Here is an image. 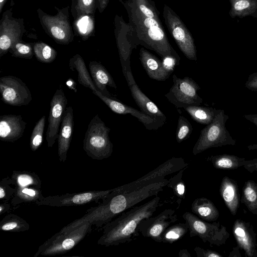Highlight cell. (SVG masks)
<instances>
[{"label":"cell","instance_id":"cell-26","mask_svg":"<svg viewBox=\"0 0 257 257\" xmlns=\"http://www.w3.org/2000/svg\"><path fill=\"white\" fill-rule=\"evenodd\" d=\"M191 210L199 218L207 221H216L219 216L214 203L205 197L195 199L192 203Z\"/></svg>","mask_w":257,"mask_h":257},{"label":"cell","instance_id":"cell-19","mask_svg":"<svg viewBox=\"0 0 257 257\" xmlns=\"http://www.w3.org/2000/svg\"><path fill=\"white\" fill-rule=\"evenodd\" d=\"M232 232L240 248L248 257H257L256 234L249 222L237 219L234 222Z\"/></svg>","mask_w":257,"mask_h":257},{"label":"cell","instance_id":"cell-44","mask_svg":"<svg viewBox=\"0 0 257 257\" xmlns=\"http://www.w3.org/2000/svg\"><path fill=\"white\" fill-rule=\"evenodd\" d=\"M198 257H222L219 253L210 249H204L200 247L196 246L194 249Z\"/></svg>","mask_w":257,"mask_h":257},{"label":"cell","instance_id":"cell-18","mask_svg":"<svg viewBox=\"0 0 257 257\" xmlns=\"http://www.w3.org/2000/svg\"><path fill=\"white\" fill-rule=\"evenodd\" d=\"M93 93L107 105L112 111L118 114H130L136 117L148 130H157L165 123L151 117L141 110L129 106L111 97H107L99 91L96 90Z\"/></svg>","mask_w":257,"mask_h":257},{"label":"cell","instance_id":"cell-31","mask_svg":"<svg viewBox=\"0 0 257 257\" xmlns=\"http://www.w3.org/2000/svg\"><path fill=\"white\" fill-rule=\"evenodd\" d=\"M241 202L251 213L257 215V183L254 181L249 180L245 182Z\"/></svg>","mask_w":257,"mask_h":257},{"label":"cell","instance_id":"cell-34","mask_svg":"<svg viewBox=\"0 0 257 257\" xmlns=\"http://www.w3.org/2000/svg\"><path fill=\"white\" fill-rule=\"evenodd\" d=\"M12 180L17 187H32L40 189L41 181L34 173L26 171H14Z\"/></svg>","mask_w":257,"mask_h":257},{"label":"cell","instance_id":"cell-46","mask_svg":"<svg viewBox=\"0 0 257 257\" xmlns=\"http://www.w3.org/2000/svg\"><path fill=\"white\" fill-rule=\"evenodd\" d=\"M10 186H7L4 182V184H2L1 183L0 186V199H9L12 195L14 193L12 192L8 191V189H9Z\"/></svg>","mask_w":257,"mask_h":257},{"label":"cell","instance_id":"cell-40","mask_svg":"<svg viewBox=\"0 0 257 257\" xmlns=\"http://www.w3.org/2000/svg\"><path fill=\"white\" fill-rule=\"evenodd\" d=\"M186 169L177 172L170 178L167 187L172 189L175 196L180 200L184 199L186 195L185 184L183 180V174Z\"/></svg>","mask_w":257,"mask_h":257},{"label":"cell","instance_id":"cell-9","mask_svg":"<svg viewBox=\"0 0 257 257\" xmlns=\"http://www.w3.org/2000/svg\"><path fill=\"white\" fill-rule=\"evenodd\" d=\"M164 22L167 29L184 55L189 60H197L196 49L194 39L176 13L164 5L163 10Z\"/></svg>","mask_w":257,"mask_h":257},{"label":"cell","instance_id":"cell-53","mask_svg":"<svg viewBox=\"0 0 257 257\" xmlns=\"http://www.w3.org/2000/svg\"><path fill=\"white\" fill-rule=\"evenodd\" d=\"M8 0H0V14L2 13L3 9Z\"/></svg>","mask_w":257,"mask_h":257},{"label":"cell","instance_id":"cell-25","mask_svg":"<svg viewBox=\"0 0 257 257\" xmlns=\"http://www.w3.org/2000/svg\"><path fill=\"white\" fill-rule=\"evenodd\" d=\"M219 192L230 213L235 215L239 202L238 188L236 182L228 177L224 176L220 184Z\"/></svg>","mask_w":257,"mask_h":257},{"label":"cell","instance_id":"cell-12","mask_svg":"<svg viewBox=\"0 0 257 257\" xmlns=\"http://www.w3.org/2000/svg\"><path fill=\"white\" fill-rule=\"evenodd\" d=\"M25 32L24 19L14 18L12 7L3 12L0 20V58L14 43L23 41Z\"/></svg>","mask_w":257,"mask_h":257},{"label":"cell","instance_id":"cell-21","mask_svg":"<svg viewBox=\"0 0 257 257\" xmlns=\"http://www.w3.org/2000/svg\"><path fill=\"white\" fill-rule=\"evenodd\" d=\"M27 122L21 115L4 114L0 116V139L14 142L23 135Z\"/></svg>","mask_w":257,"mask_h":257},{"label":"cell","instance_id":"cell-15","mask_svg":"<svg viewBox=\"0 0 257 257\" xmlns=\"http://www.w3.org/2000/svg\"><path fill=\"white\" fill-rule=\"evenodd\" d=\"M177 220L175 211L172 209H166L155 216L143 219L139 224V231L144 237L162 242L161 235L164 231Z\"/></svg>","mask_w":257,"mask_h":257},{"label":"cell","instance_id":"cell-32","mask_svg":"<svg viewBox=\"0 0 257 257\" xmlns=\"http://www.w3.org/2000/svg\"><path fill=\"white\" fill-rule=\"evenodd\" d=\"M29 223L22 218L14 214L6 215L0 223V229L3 231L23 232L29 229Z\"/></svg>","mask_w":257,"mask_h":257},{"label":"cell","instance_id":"cell-1","mask_svg":"<svg viewBox=\"0 0 257 257\" xmlns=\"http://www.w3.org/2000/svg\"><path fill=\"white\" fill-rule=\"evenodd\" d=\"M128 15L137 45L156 52L162 58L172 55L180 57L170 44L152 0H119Z\"/></svg>","mask_w":257,"mask_h":257},{"label":"cell","instance_id":"cell-48","mask_svg":"<svg viewBox=\"0 0 257 257\" xmlns=\"http://www.w3.org/2000/svg\"><path fill=\"white\" fill-rule=\"evenodd\" d=\"M110 0H96V9L100 13H102L107 6Z\"/></svg>","mask_w":257,"mask_h":257},{"label":"cell","instance_id":"cell-54","mask_svg":"<svg viewBox=\"0 0 257 257\" xmlns=\"http://www.w3.org/2000/svg\"><path fill=\"white\" fill-rule=\"evenodd\" d=\"M75 1L76 0H71V8H70L71 13L73 11V10L74 9Z\"/></svg>","mask_w":257,"mask_h":257},{"label":"cell","instance_id":"cell-5","mask_svg":"<svg viewBox=\"0 0 257 257\" xmlns=\"http://www.w3.org/2000/svg\"><path fill=\"white\" fill-rule=\"evenodd\" d=\"M110 131L98 114L91 119L83 142V150L87 156L94 160H101L111 155L113 144L109 137Z\"/></svg>","mask_w":257,"mask_h":257},{"label":"cell","instance_id":"cell-2","mask_svg":"<svg viewBox=\"0 0 257 257\" xmlns=\"http://www.w3.org/2000/svg\"><path fill=\"white\" fill-rule=\"evenodd\" d=\"M169 182V179L160 178L136 188L125 190L115 188L107 198L98 205L87 209L84 215L75 220V223L80 225L89 222L98 228L102 227L121 213L140 202L153 196H158Z\"/></svg>","mask_w":257,"mask_h":257},{"label":"cell","instance_id":"cell-3","mask_svg":"<svg viewBox=\"0 0 257 257\" xmlns=\"http://www.w3.org/2000/svg\"><path fill=\"white\" fill-rule=\"evenodd\" d=\"M156 196L140 205L132 207L105 224L97 244L104 246H116L132 241L139 236V225L144 219L152 216L160 204Z\"/></svg>","mask_w":257,"mask_h":257},{"label":"cell","instance_id":"cell-35","mask_svg":"<svg viewBox=\"0 0 257 257\" xmlns=\"http://www.w3.org/2000/svg\"><path fill=\"white\" fill-rule=\"evenodd\" d=\"M94 18L92 15H86L74 19V29L84 41L92 35Z\"/></svg>","mask_w":257,"mask_h":257},{"label":"cell","instance_id":"cell-6","mask_svg":"<svg viewBox=\"0 0 257 257\" xmlns=\"http://www.w3.org/2000/svg\"><path fill=\"white\" fill-rule=\"evenodd\" d=\"M54 9L57 11L55 15L38 9L37 13L40 23L45 33L56 43L68 45L74 39V33L70 21V7L60 9L55 6Z\"/></svg>","mask_w":257,"mask_h":257},{"label":"cell","instance_id":"cell-24","mask_svg":"<svg viewBox=\"0 0 257 257\" xmlns=\"http://www.w3.org/2000/svg\"><path fill=\"white\" fill-rule=\"evenodd\" d=\"M89 68L91 78L98 91L103 95L111 97L106 86L116 89V85L107 69L101 63L96 61H90Z\"/></svg>","mask_w":257,"mask_h":257},{"label":"cell","instance_id":"cell-52","mask_svg":"<svg viewBox=\"0 0 257 257\" xmlns=\"http://www.w3.org/2000/svg\"><path fill=\"white\" fill-rule=\"evenodd\" d=\"M10 207V204L8 203L1 204L0 206V214H2L7 211H8Z\"/></svg>","mask_w":257,"mask_h":257},{"label":"cell","instance_id":"cell-37","mask_svg":"<svg viewBox=\"0 0 257 257\" xmlns=\"http://www.w3.org/2000/svg\"><path fill=\"white\" fill-rule=\"evenodd\" d=\"M43 197L40 189L32 187H17L13 203L36 202Z\"/></svg>","mask_w":257,"mask_h":257},{"label":"cell","instance_id":"cell-11","mask_svg":"<svg viewBox=\"0 0 257 257\" xmlns=\"http://www.w3.org/2000/svg\"><path fill=\"white\" fill-rule=\"evenodd\" d=\"M113 189L106 190L89 191L86 192L66 193L61 195L42 197L36 201L38 205L52 207H62L85 205L91 202H98L107 198Z\"/></svg>","mask_w":257,"mask_h":257},{"label":"cell","instance_id":"cell-14","mask_svg":"<svg viewBox=\"0 0 257 257\" xmlns=\"http://www.w3.org/2000/svg\"><path fill=\"white\" fill-rule=\"evenodd\" d=\"M0 93L3 102L12 106L27 105L32 100L28 87L20 78L14 76L0 78Z\"/></svg>","mask_w":257,"mask_h":257},{"label":"cell","instance_id":"cell-49","mask_svg":"<svg viewBox=\"0 0 257 257\" xmlns=\"http://www.w3.org/2000/svg\"><path fill=\"white\" fill-rule=\"evenodd\" d=\"M244 117L257 127V114H245Z\"/></svg>","mask_w":257,"mask_h":257},{"label":"cell","instance_id":"cell-39","mask_svg":"<svg viewBox=\"0 0 257 257\" xmlns=\"http://www.w3.org/2000/svg\"><path fill=\"white\" fill-rule=\"evenodd\" d=\"M9 52L14 57L31 59L34 55L33 43L23 41L17 42L11 47Z\"/></svg>","mask_w":257,"mask_h":257},{"label":"cell","instance_id":"cell-7","mask_svg":"<svg viewBox=\"0 0 257 257\" xmlns=\"http://www.w3.org/2000/svg\"><path fill=\"white\" fill-rule=\"evenodd\" d=\"M92 226L90 223L86 222L67 231H60L39 246L34 257L66 253L91 231Z\"/></svg>","mask_w":257,"mask_h":257},{"label":"cell","instance_id":"cell-20","mask_svg":"<svg viewBox=\"0 0 257 257\" xmlns=\"http://www.w3.org/2000/svg\"><path fill=\"white\" fill-rule=\"evenodd\" d=\"M125 78L131 95L141 110L155 119L166 122L167 117L141 91L134 79L132 72L128 73Z\"/></svg>","mask_w":257,"mask_h":257},{"label":"cell","instance_id":"cell-42","mask_svg":"<svg viewBox=\"0 0 257 257\" xmlns=\"http://www.w3.org/2000/svg\"><path fill=\"white\" fill-rule=\"evenodd\" d=\"M193 128L189 120L182 115L178 118L176 132V138L178 143L188 139L191 135Z\"/></svg>","mask_w":257,"mask_h":257},{"label":"cell","instance_id":"cell-17","mask_svg":"<svg viewBox=\"0 0 257 257\" xmlns=\"http://www.w3.org/2000/svg\"><path fill=\"white\" fill-rule=\"evenodd\" d=\"M188 164L182 158L173 157L165 162L149 173L127 184L119 186L121 190L136 188L150 183L157 179L165 178L167 175L177 173L186 169Z\"/></svg>","mask_w":257,"mask_h":257},{"label":"cell","instance_id":"cell-10","mask_svg":"<svg viewBox=\"0 0 257 257\" xmlns=\"http://www.w3.org/2000/svg\"><path fill=\"white\" fill-rule=\"evenodd\" d=\"M173 84L165 94L167 99L178 108L192 105H200L203 102L198 91L200 89L197 83L189 77L178 78L173 75Z\"/></svg>","mask_w":257,"mask_h":257},{"label":"cell","instance_id":"cell-28","mask_svg":"<svg viewBox=\"0 0 257 257\" xmlns=\"http://www.w3.org/2000/svg\"><path fill=\"white\" fill-rule=\"evenodd\" d=\"M230 4L229 15L231 18L251 16L257 18V0H228Z\"/></svg>","mask_w":257,"mask_h":257},{"label":"cell","instance_id":"cell-47","mask_svg":"<svg viewBox=\"0 0 257 257\" xmlns=\"http://www.w3.org/2000/svg\"><path fill=\"white\" fill-rule=\"evenodd\" d=\"M244 168L250 173L257 171V158L253 160H247Z\"/></svg>","mask_w":257,"mask_h":257},{"label":"cell","instance_id":"cell-29","mask_svg":"<svg viewBox=\"0 0 257 257\" xmlns=\"http://www.w3.org/2000/svg\"><path fill=\"white\" fill-rule=\"evenodd\" d=\"M214 167L221 170H233L240 167L244 166L247 160L244 158L238 156L222 154L211 156L207 158Z\"/></svg>","mask_w":257,"mask_h":257},{"label":"cell","instance_id":"cell-51","mask_svg":"<svg viewBox=\"0 0 257 257\" xmlns=\"http://www.w3.org/2000/svg\"><path fill=\"white\" fill-rule=\"evenodd\" d=\"M178 255L180 257H191V255L187 249L180 250Z\"/></svg>","mask_w":257,"mask_h":257},{"label":"cell","instance_id":"cell-45","mask_svg":"<svg viewBox=\"0 0 257 257\" xmlns=\"http://www.w3.org/2000/svg\"><path fill=\"white\" fill-rule=\"evenodd\" d=\"M245 86L251 91L257 92V72L249 75L245 83Z\"/></svg>","mask_w":257,"mask_h":257},{"label":"cell","instance_id":"cell-8","mask_svg":"<svg viewBox=\"0 0 257 257\" xmlns=\"http://www.w3.org/2000/svg\"><path fill=\"white\" fill-rule=\"evenodd\" d=\"M182 217L188 225L191 237L198 236L204 242L216 246L224 244L229 237L226 227L219 222L209 223L189 212H185Z\"/></svg>","mask_w":257,"mask_h":257},{"label":"cell","instance_id":"cell-30","mask_svg":"<svg viewBox=\"0 0 257 257\" xmlns=\"http://www.w3.org/2000/svg\"><path fill=\"white\" fill-rule=\"evenodd\" d=\"M193 120L203 124H209L214 119L217 110L210 107L192 105L183 108Z\"/></svg>","mask_w":257,"mask_h":257},{"label":"cell","instance_id":"cell-38","mask_svg":"<svg viewBox=\"0 0 257 257\" xmlns=\"http://www.w3.org/2000/svg\"><path fill=\"white\" fill-rule=\"evenodd\" d=\"M96 9V0H76L71 14L74 19L86 15L94 16Z\"/></svg>","mask_w":257,"mask_h":257},{"label":"cell","instance_id":"cell-50","mask_svg":"<svg viewBox=\"0 0 257 257\" xmlns=\"http://www.w3.org/2000/svg\"><path fill=\"white\" fill-rule=\"evenodd\" d=\"M239 247L238 246L233 248L232 250L230 252L229 256V257H240L241 254L239 249Z\"/></svg>","mask_w":257,"mask_h":257},{"label":"cell","instance_id":"cell-16","mask_svg":"<svg viewBox=\"0 0 257 257\" xmlns=\"http://www.w3.org/2000/svg\"><path fill=\"white\" fill-rule=\"evenodd\" d=\"M67 103V99L62 90H56L50 102L48 125L46 135L47 146L49 148L53 146L58 139L60 125Z\"/></svg>","mask_w":257,"mask_h":257},{"label":"cell","instance_id":"cell-13","mask_svg":"<svg viewBox=\"0 0 257 257\" xmlns=\"http://www.w3.org/2000/svg\"><path fill=\"white\" fill-rule=\"evenodd\" d=\"M114 35L120 61L124 77L132 72L130 58L133 49L137 46L132 30L128 23L122 17L116 15L114 18Z\"/></svg>","mask_w":257,"mask_h":257},{"label":"cell","instance_id":"cell-33","mask_svg":"<svg viewBox=\"0 0 257 257\" xmlns=\"http://www.w3.org/2000/svg\"><path fill=\"white\" fill-rule=\"evenodd\" d=\"M188 231L189 227L186 222L171 224L162 234V242L173 243L181 239Z\"/></svg>","mask_w":257,"mask_h":257},{"label":"cell","instance_id":"cell-23","mask_svg":"<svg viewBox=\"0 0 257 257\" xmlns=\"http://www.w3.org/2000/svg\"><path fill=\"white\" fill-rule=\"evenodd\" d=\"M140 59L150 78L158 81H164L169 74L164 69L162 61L144 48L140 50Z\"/></svg>","mask_w":257,"mask_h":257},{"label":"cell","instance_id":"cell-27","mask_svg":"<svg viewBox=\"0 0 257 257\" xmlns=\"http://www.w3.org/2000/svg\"><path fill=\"white\" fill-rule=\"evenodd\" d=\"M69 68L71 70L77 72L79 84L89 88L92 92L98 91L88 72L83 58L79 54H75L70 59Z\"/></svg>","mask_w":257,"mask_h":257},{"label":"cell","instance_id":"cell-22","mask_svg":"<svg viewBox=\"0 0 257 257\" xmlns=\"http://www.w3.org/2000/svg\"><path fill=\"white\" fill-rule=\"evenodd\" d=\"M74 127L73 110L71 106L65 111L59 129L58 142V154L60 162H64L72 140Z\"/></svg>","mask_w":257,"mask_h":257},{"label":"cell","instance_id":"cell-4","mask_svg":"<svg viewBox=\"0 0 257 257\" xmlns=\"http://www.w3.org/2000/svg\"><path fill=\"white\" fill-rule=\"evenodd\" d=\"M229 119L224 110L217 109L213 120L201 130L199 137L193 148L196 155L208 149L224 146H234L235 140L226 129L225 124Z\"/></svg>","mask_w":257,"mask_h":257},{"label":"cell","instance_id":"cell-43","mask_svg":"<svg viewBox=\"0 0 257 257\" xmlns=\"http://www.w3.org/2000/svg\"><path fill=\"white\" fill-rule=\"evenodd\" d=\"M162 63L165 71L170 75L173 71L175 66L179 64L180 57L174 56H167L162 58Z\"/></svg>","mask_w":257,"mask_h":257},{"label":"cell","instance_id":"cell-41","mask_svg":"<svg viewBox=\"0 0 257 257\" xmlns=\"http://www.w3.org/2000/svg\"><path fill=\"white\" fill-rule=\"evenodd\" d=\"M46 116L43 115L38 120L32 131L30 146L32 151H35L40 147L43 142Z\"/></svg>","mask_w":257,"mask_h":257},{"label":"cell","instance_id":"cell-36","mask_svg":"<svg viewBox=\"0 0 257 257\" xmlns=\"http://www.w3.org/2000/svg\"><path fill=\"white\" fill-rule=\"evenodd\" d=\"M34 55L37 60L44 63H51L57 56V52L49 45L38 42L33 43Z\"/></svg>","mask_w":257,"mask_h":257}]
</instances>
